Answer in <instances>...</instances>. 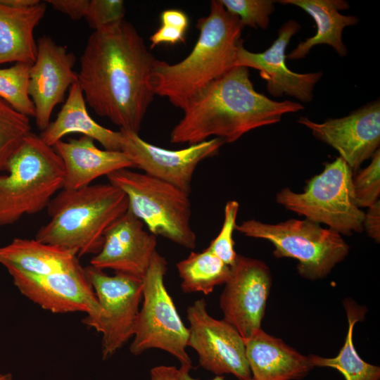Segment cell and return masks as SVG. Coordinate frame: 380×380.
<instances>
[{"label": "cell", "mask_w": 380, "mask_h": 380, "mask_svg": "<svg viewBox=\"0 0 380 380\" xmlns=\"http://www.w3.org/2000/svg\"><path fill=\"white\" fill-rule=\"evenodd\" d=\"M158 61L134 26L123 19L90 34L77 82L99 116L139 134L155 96L151 78Z\"/></svg>", "instance_id": "obj_1"}, {"label": "cell", "mask_w": 380, "mask_h": 380, "mask_svg": "<svg viewBox=\"0 0 380 380\" xmlns=\"http://www.w3.org/2000/svg\"><path fill=\"white\" fill-rule=\"evenodd\" d=\"M297 102L277 101L255 91L248 68L234 66L194 97L170 133L173 144H196L211 137L232 143L249 131L279 122L303 110Z\"/></svg>", "instance_id": "obj_2"}, {"label": "cell", "mask_w": 380, "mask_h": 380, "mask_svg": "<svg viewBox=\"0 0 380 380\" xmlns=\"http://www.w3.org/2000/svg\"><path fill=\"white\" fill-rule=\"evenodd\" d=\"M199 35L182 61L170 64L159 60L151 78L155 95L167 98L183 110L210 83L235 66L244 26L227 11L220 0L210 1L208 16L198 19Z\"/></svg>", "instance_id": "obj_3"}, {"label": "cell", "mask_w": 380, "mask_h": 380, "mask_svg": "<svg viewBox=\"0 0 380 380\" xmlns=\"http://www.w3.org/2000/svg\"><path fill=\"white\" fill-rule=\"evenodd\" d=\"M129 208L126 194L108 184L61 189L49 202V221L35 239L73 251L77 256L97 254L108 229Z\"/></svg>", "instance_id": "obj_4"}, {"label": "cell", "mask_w": 380, "mask_h": 380, "mask_svg": "<svg viewBox=\"0 0 380 380\" xmlns=\"http://www.w3.org/2000/svg\"><path fill=\"white\" fill-rule=\"evenodd\" d=\"M6 171L8 175H0V227L40 212L63 188L61 157L32 132L8 160Z\"/></svg>", "instance_id": "obj_5"}, {"label": "cell", "mask_w": 380, "mask_h": 380, "mask_svg": "<svg viewBox=\"0 0 380 380\" xmlns=\"http://www.w3.org/2000/svg\"><path fill=\"white\" fill-rule=\"evenodd\" d=\"M106 177L110 184L126 194L129 209L147 226L149 232L184 248H196L188 194L167 182L127 168Z\"/></svg>", "instance_id": "obj_6"}, {"label": "cell", "mask_w": 380, "mask_h": 380, "mask_svg": "<svg viewBox=\"0 0 380 380\" xmlns=\"http://www.w3.org/2000/svg\"><path fill=\"white\" fill-rule=\"evenodd\" d=\"M235 230L271 242L276 258L297 260L298 272L310 280L326 277L350 251L342 235L308 219H290L276 224L251 219L236 224Z\"/></svg>", "instance_id": "obj_7"}, {"label": "cell", "mask_w": 380, "mask_h": 380, "mask_svg": "<svg viewBox=\"0 0 380 380\" xmlns=\"http://www.w3.org/2000/svg\"><path fill=\"white\" fill-rule=\"evenodd\" d=\"M353 177V170L338 157L325 164L323 171L308 182L303 192L284 188L277 194L276 201L341 235L361 232L365 212L355 202Z\"/></svg>", "instance_id": "obj_8"}, {"label": "cell", "mask_w": 380, "mask_h": 380, "mask_svg": "<svg viewBox=\"0 0 380 380\" xmlns=\"http://www.w3.org/2000/svg\"><path fill=\"white\" fill-rule=\"evenodd\" d=\"M167 266L166 259L156 251L142 279V305L129 350L139 355L149 349L163 350L175 356L181 367L191 369V360L186 351L189 331L165 286Z\"/></svg>", "instance_id": "obj_9"}, {"label": "cell", "mask_w": 380, "mask_h": 380, "mask_svg": "<svg viewBox=\"0 0 380 380\" xmlns=\"http://www.w3.org/2000/svg\"><path fill=\"white\" fill-rule=\"evenodd\" d=\"M84 269L101 311L94 317L85 316L82 322L101 334V350L105 359L113 355L133 336L142 300L143 280L119 272L110 276L91 265Z\"/></svg>", "instance_id": "obj_10"}, {"label": "cell", "mask_w": 380, "mask_h": 380, "mask_svg": "<svg viewBox=\"0 0 380 380\" xmlns=\"http://www.w3.org/2000/svg\"><path fill=\"white\" fill-rule=\"evenodd\" d=\"M186 312V346L198 353L200 365L216 375L232 374L239 380L251 379L244 341L237 330L224 319L210 316L203 298L189 305Z\"/></svg>", "instance_id": "obj_11"}, {"label": "cell", "mask_w": 380, "mask_h": 380, "mask_svg": "<svg viewBox=\"0 0 380 380\" xmlns=\"http://www.w3.org/2000/svg\"><path fill=\"white\" fill-rule=\"evenodd\" d=\"M272 281L264 262L237 255L220 297V307L224 319L243 339L261 329Z\"/></svg>", "instance_id": "obj_12"}, {"label": "cell", "mask_w": 380, "mask_h": 380, "mask_svg": "<svg viewBox=\"0 0 380 380\" xmlns=\"http://www.w3.org/2000/svg\"><path fill=\"white\" fill-rule=\"evenodd\" d=\"M121 151L132 160L134 167L150 176L167 182L190 195L194 173L203 160L218 154L225 144L219 138L170 150L150 144L138 133L120 129Z\"/></svg>", "instance_id": "obj_13"}, {"label": "cell", "mask_w": 380, "mask_h": 380, "mask_svg": "<svg viewBox=\"0 0 380 380\" xmlns=\"http://www.w3.org/2000/svg\"><path fill=\"white\" fill-rule=\"evenodd\" d=\"M297 122L310 129L316 139L336 150L353 170H357L379 149V99L342 118L317 123L300 117Z\"/></svg>", "instance_id": "obj_14"}, {"label": "cell", "mask_w": 380, "mask_h": 380, "mask_svg": "<svg viewBox=\"0 0 380 380\" xmlns=\"http://www.w3.org/2000/svg\"><path fill=\"white\" fill-rule=\"evenodd\" d=\"M13 284L30 300L52 313L80 312L97 316L101 307L84 269L37 276L6 269Z\"/></svg>", "instance_id": "obj_15"}, {"label": "cell", "mask_w": 380, "mask_h": 380, "mask_svg": "<svg viewBox=\"0 0 380 380\" xmlns=\"http://www.w3.org/2000/svg\"><path fill=\"white\" fill-rule=\"evenodd\" d=\"M37 53L30 70L28 93L35 109V122L44 130L55 107L64 102L65 95L77 82L73 68L76 57L66 46L57 44L47 35L38 38Z\"/></svg>", "instance_id": "obj_16"}, {"label": "cell", "mask_w": 380, "mask_h": 380, "mask_svg": "<svg viewBox=\"0 0 380 380\" xmlns=\"http://www.w3.org/2000/svg\"><path fill=\"white\" fill-rule=\"evenodd\" d=\"M300 25L294 20L284 23L278 30L272 44L261 53L251 52L239 44L235 66L256 69L267 82V89L274 97L293 96L308 103L313 99V89L322 77V72L297 73L287 68L286 49L291 37L299 32Z\"/></svg>", "instance_id": "obj_17"}, {"label": "cell", "mask_w": 380, "mask_h": 380, "mask_svg": "<svg viewBox=\"0 0 380 380\" xmlns=\"http://www.w3.org/2000/svg\"><path fill=\"white\" fill-rule=\"evenodd\" d=\"M129 209L106 231L100 251L90 265L143 279L156 251L157 238Z\"/></svg>", "instance_id": "obj_18"}, {"label": "cell", "mask_w": 380, "mask_h": 380, "mask_svg": "<svg viewBox=\"0 0 380 380\" xmlns=\"http://www.w3.org/2000/svg\"><path fill=\"white\" fill-rule=\"evenodd\" d=\"M65 168V189H77L91 184L96 179L121 170L134 167L122 151L101 150L94 140L82 135L68 141L60 140L53 146Z\"/></svg>", "instance_id": "obj_19"}, {"label": "cell", "mask_w": 380, "mask_h": 380, "mask_svg": "<svg viewBox=\"0 0 380 380\" xmlns=\"http://www.w3.org/2000/svg\"><path fill=\"white\" fill-rule=\"evenodd\" d=\"M243 341L254 380H298L314 367L308 356L261 329Z\"/></svg>", "instance_id": "obj_20"}, {"label": "cell", "mask_w": 380, "mask_h": 380, "mask_svg": "<svg viewBox=\"0 0 380 380\" xmlns=\"http://www.w3.org/2000/svg\"><path fill=\"white\" fill-rule=\"evenodd\" d=\"M277 2L300 8L313 18L317 27L315 34L300 42L286 55V59L303 58L313 46L319 44L331 46L341 57L347 55L348 49L342 39L343 31L359 22L357 16L345 15L339 12L350 8L348 2L343 0H280Z\"/></svg>", "instance_id": "obj_21"}, {"label": "cell", "mask_w": 380, "mask_h": 380, "mask_svg": "<svg viewBox=\"0 0 380 380\" xmlns=\"http://www.w3.org/2000/svg\"><path fill=\"white\" fill-rule=\"evenodd\" d=\"M80 133L100 143L105 149L121 151L122 137L95 122L87 109L83 92L77 82L70 88L68 96L54 121L39 134L42 141L53 146L68 134Z\"/></svg>", "instance_id": "obj_22"}, {"label": "cell", "mask_w": 380, "mask_h": 380, "mask_svg": "<svg viewBox=\"0 0 380 380\" xmlns=\"http://www.w3.org/2000/svg\"><path fill=\"white\" fill-rule=\"evenodd\" d=\"M46 4L15 8L0 2V65L6 63L32 64L37 42L34 30L44 18Z\"/></svg>", "instance_id": "obj_23"}, {"label": "cell", "mask_w": 380, "mask_h": 380, "mask_svg": "<svg viewBox=\"0 0 380 380\" xmlns=\"http://www.w3.org/2000/svg\"><path fill=\"white\" fill-rule=\"evenodd\" d=\"M0 264L6 269L43 276L82 268L72 251L34 239L15 238L0 247Z\"/></svg>", "instance_id": "obj_24"}, {"label": "cell", "mask_w": 380, "mask_h": 380, "mask_svg": "<svg viewBox=\"0 0 380 380\" xmlns=\"http://www.w3.org/2000/svg\"><path fill=\"white\" fill-rule=\"evenodd\" d=\"M344 305L348 327L345 343L338 354L331 358L312 354L308 357L313 367L336 369L346 380H379L380 367L365 362L356 351L353 341L354 327L363 319L366 310L349 299L345 301Z\"/></svg>", "instance_id": "obj_25"}, {"label": "cell", "mask_w": 380, "mask_h": 380, "mask_svg": "<svg viewBox=\"0 0 380 380\" xmlns=\"http://www.w3.org/2000/svg\"><path fill=\"white\" fill-rule=\"evenodd\" d=\"M231 266L225 264L208 248L191 252L177 263L181 288L184 293H202L208 295L227 280Z\"/></svg>", "instance_id": "obj_26"}, {"label": "cell", "mask_w": 380, "mask_h": 380, "mask_svg": "<svg viewBox=\"0 0 380 380\" xmlns=\"http://www.w3.org/2000/svg\"><path fill=\"white\" fill-rule=\"evenodd\" d=\"M32 64L15 63L0 69V98L18 112L30 118L35 109L29 93V77Z\"/></svg>", "instance_id": "obj_27"}, {"label": "cell", "mask_w": 380, "mask_h": 380, "mask_svg": "<svg viewBox=\"0 0 380 380\" xmlns=\"http://www.w3.org/2000/svg\"><path fill=\"white\" fill-rule=\"evenodd\" d=\"M31 129L30 118L0 98V172L6 171L8 160Z\"/></svg>", "instance_id": "obj_28"}, {"label": "cell", "mask_w": 380, "mask_h": 380, "mask_svg": "<svg viewBox=\"0 0 380 380\" xmlns=\"http://www.w3.org/2000/svg\"><path fill=\"white\" fill-rule=\"evenodd\" d=\"M229 13L237 16L243 25L266 29L270 17L274 12V2L271 0H220Z\"/></svg>", "instance_id": "obj_29"}, {"label": "cell", "mask_w": 380, "mask_h": 380, "mask_svg": "<svg viewBox=\"0 0 380 380\" xmlns=\"http://www.w3.org/2000/svg\"><path fill=\"white\" fill-rule=\"evenodd\" d=\"M370 163L353 177V189L355 202L360 208H369L379 201L380 151L371 157Z\"/></svg>", "instance_id": "obj_30"}, {"label": "cell", "mask_w": 380, "mask_h": 380, "mask_svg": "<svg viewBox=\"0 0 380 380\" xmlns=\"http://www.w3.org/2000/svg\"><path fill=\"white\" fill-rule=\"evenodd\" d=\"M239 204L236 201H228L224 206V220L221 229L207 248L225 264L232 266L236 258L233 232L236 225Z\"/></svg>", "instance_id": "obj_31"}, {"label": "cell", "mask_w": 380, "mask_h": 380, "mask_svg": "<svg viewBox=\"0 0 380 380\" xmlns=\"http://www.w3.org/2000/svg\"><path fill=\"white\" fill-rule=\"evenodd\" d=\"M125 13L122 0H89L84 18L90 27L97 30L123 20Z\"/></svg>", "instance_id": "obj_32"}, {"label": "cell", "mask_w": 380, "mask_h": 380, "mask_svg": "<svg viewBox=\"0 0 380 380\" xmlns=\"http://www.w3.org/2000/svg\"><path fill=\"white\" fill-rule=\"evenodd\" d=\"M186 31L178 27L160 24V27L150 37L151 48L161 44L174 45L185 42Z\"/></svg>", "instance_id": "obj_33"}, {"label": "cell", "mask_w": 380, "mask_h": 380, "mask_svg": "<svg viewBox=\"0 0 380 380\" xmlns=\"http://www.w3.org/2000/svg\"><path fill=\"white\" fill-rule=\"evenodd\" d=\"M89 0H48L52 8L67 15L72 20H77L84 18Z\"/></svg>", "instance_id": "obj_34"}, {"label": "cell", "mask_w": 380, "mask_h": 380, "mask_svg": "<svg viewBox=\"0 0 380 380\" xmlns=\"http://www.w3.org/2000/svg\"><path fill=\"white\" fill-rule=\"evenodd\" d=\"M362 222L365 229L369 237L379 243L380 241V201L367 208Z\"/></svg>", "instance_id": "obj_35"}, {"label": "cell", "mask_w": 380, "mask_h": 380, "mask_svg": "<svg viewBox=\"0 0 380 380\" xmlns=\"http://www.w3.org/2000/svg\"><path fill=\"white\" fill-rule=\"evenodd\" d=\"M160 19L161 24L174 25L186 31L189 27L188 16L179 9H166L161 13Z\"/></svg>", "instance_id": "obj_36"}, {"label": "cell", "mask_w": 380, "mask_h": 380, "mask_svg": "<svg viewBox=\"0 0 380 380\" xmlns=\"http://www.w3.org/2000/svg\"><path fill=\"white\" fill-rule=\"evenodd\" d=\"M150 379L179 380V369L174 366H156L150 371Z\"/></svg>", "instance_id": "obj_37"}, {"label": "cell", "mask_w": 380, "mask_h": 380, "mask_svg": "<svg viewBox=\"0 0 380 380\" xmlns=\"http://www.w3.org/2000/svg\"><path fill=\"white\" fill-rule=\"evenodd\" d=\"M39 0H0L4 5L15 8H26L39 4Z\"/></svg>", "instance_id": "obj_38"}, {"label": "cell", "mask_w": 380, "mask_h": 380, "mask_svg": "<svg viewBox=\"0 0 380 380\" xmlns=\"http://www.w3.org/2000/svg\"><path fill=\"white\" fill-rule=\"evenodd\" d=\"M190 369L180 367L179 369V380H199L193 378L189 374ZM211 380H224V379L222 376L217 375L213 379ZM249 380H254L253 379H251Z\"/></svg>", "instance_id": "obj_39"}, {"label": "cell", "mask_w": 380, "mask_h": 380, "mask_svg": "<svg viewBox=\"0 0 380 380\" xmlns=\"http://www.w3.org/2000/svg\"><path fill=\"white\" fill-rule=\"evenodd\" d=\"M0 380H13V376L10 373H7V374L0 373Z\"/></svg>", "instance_id": "obj_40"}]
</instances>
